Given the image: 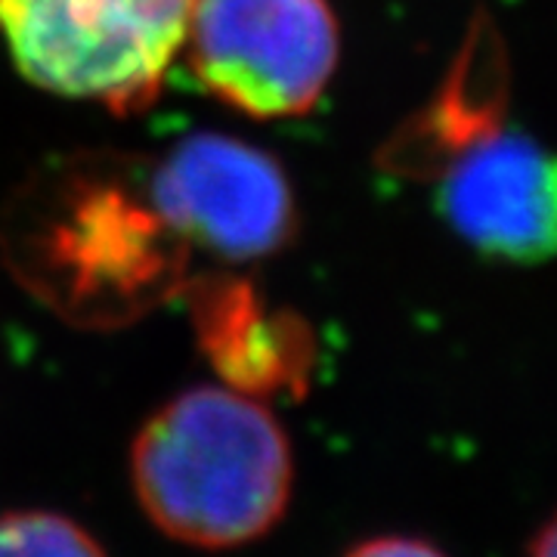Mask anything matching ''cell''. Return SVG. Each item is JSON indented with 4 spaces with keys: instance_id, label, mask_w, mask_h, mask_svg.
Masks as SVG:
<instances>
[{
    "instance_id": "8992f818",
    "label": "cell",
    "mask_w": 557,
    "mask_h": 557,
    "mask_svg": "<svg viewBox=\"0 0 557 557\" xmlns=\"http://www.w3.org/2000/svg\"><path fill=\"white\" fill-rule=\"evenodd\" d=\"M201 338L220 375L239 394L258 397L307 381V338L300 332L292 335L282 322L263 313L230 310V304L218 300L205 310Z\"/></svg>"
},
{
    "instance_id": "3957f363",
    "label": "cell",
    "mask_w": 557,
    "mask_h": 557,
    "mask_svg": "<svg viewBox=\"0 0 557 557\" xmlns=\"http://www.w3.org/2000/svg\"><path fill=\"white\" fill-rule=\"evenodd\" d=\"M186 40L201 84L255 119L307 112L338 62L329 0H196Z\"/></svg>"
},
{
    "instance_id": "5b68a950",
    "label": "cell",
    "mask_w": 557,
    "mask_h": 557,
    "mask_svg": "<svg viewBox=\"0 0 557 557\" xmlns=\"http://www.w3.org/2000/svg\"><path fill=\"white\" fill-rule=\"evenodd\" d=\"M440 214L490 258L536 263L555 251V161L518 131L471 139L440 180Z\"/></svg>"
},
{
    "instance_id": "277c9868",
    "label": "cell",
    "mask_w": 557,
    "mask_h": 557,
    "mask_svg": "<svg viewBox=\"0 0 557 557\" xmlns=\"http://www.w3.org/2000/svg\"><path fill=\"white\" fill-rule=\"evenodd\" d=\"M152 205L174 236L223 260L278 251L295 226L292 186L276 161L242 139L196 134L152 177Z\"/></svg>"
},
{
    "instance_id": "52a82bcc",
    "label": "cell",
    "mask_w": 557,
    "mask_h": 557,
    "mask_svg": "<svg viewBox=\"0 0 557 557\" xmlns=\"http://www.w3.org/2000/svg\"><path fill=\"white\" fill-rule=\"evenodd\" d=\"M0 557H106V552L78 520L32 508L0 515Z\"/></svg>"
},
{
    "instance_id": "9c48e42d",
    "label": "cell",
    "mask_w": 557,
    "mask_h": 557,
    "mask_svg": "<svg viewBox=\"0 0 557 557\" xmlns=\"http://www.w3.org/2000/svg\"><path fill=\"white\" fill-rule=\"evenodd\" d=\"M530 557H555V523L548 520L542 530H539V536L533 539V555Z\"/></svg>"
},
{
    "instance_id": "ba28073f",
    "label": "cell",
    "mask_w": 557,
    "mask_h": 557,
    "mask_svg": "<svg viewBox=\"0 0 557 557\" xmlns=\"http://www.w3.org/2000/svg\"><path fill=\"white\" fill-rule=\"evenodd\" d=\"M344 557H446L437 545L416 536H375L354 545Z\"/></svg>"
},
{
    "instance_id": "7a4b0ae2",
    "label": "cell",
    "mask_w": 557,
    "mask_h": 557,
    "mask_svg": "<svg viewBox=\"0 0 557 557\" xmlns=\"http://www.w3.org/2000/svg\"><path fill=\"white\" fill-rule=\"evenodd\" d=\"M196 0H0V35L44 90L115 109L146 102L186 44Z\"/></svg>"
},
{
    "instance_id": "6da1fadb",
    "label": "cell",
    "mask_w": 557,
    "mask_h": 557,
    "mask_svg": "<svg viewBox=\"0 0 557 557\" xmlns=\"http://www.w3.org/2000/svg\"><path fill=\"white\" fill-rule=\"evenodd\" d=\"M131 480L143 515L164 536L226 552L267 536L288 511L295 456L258 399L193 387L139 428Z\"/></svg>"
}]
</instances>
